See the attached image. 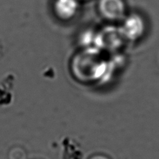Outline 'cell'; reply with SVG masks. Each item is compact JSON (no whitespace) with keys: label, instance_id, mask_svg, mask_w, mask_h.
<instances>
[{"label":"cell","instance_id":"cell-2","mask_svg":"<svg viewBox=\"0 0 159 159\" xmlns=\"http://www.w3.org/2000/svg\"><path fill=\"white\" fill-rule=\"evenodd\" d=\"M77 0H55L54 10L58 17L63 20H68L74 16L77 12Z\"/></svg>","mask_w":159,"mask_h":159},{"label":"cell","instance_id":"cell-1","mask_svg":"<svg viewBox=\"0 0 159 159\" xmlns=\"http://www.w3.org/2000/svg\"><path fill=\"white\" fill-rule=\"evenodd\" d=\"M98 10L106 20L116 21L125 16L126 5L124 0H99Z\"/></svg>","mask_w":159,"mask_h":159},{"label":"cell","instance_id":"cell-4","mask_svg":"<svg viewBox=\"0 0 159 159\" xmlns=\"http://www.w3.org/2000/svg\"><path fill=\"white\" fill-rule=\"evenodd\" d=\"M8 159H27V153L21 146H13L8 152Z\"/></svg>","mask_w":159,"mask_h":159},{"label":"cell","instance_id":"cell-3","mask_svg":"<svg viewBox=\"0 0 159 159\" xmlns=\"http://www.w3.org/2000/svg\"><path fill=\"white\" fill-rule=\"evenodd\" d=\"M124 28L130 38H138L144 32V24L141 17L132 16L126 20Z\"/></svg>","mask_w":159,"mask_h":159},{"label":"cell","instance_id":"cell-5","mask_svg":"<svg viewBox=\"0 0 159 159\" xmlns=\"http://www.w3.org/2000/svg\"><path fill=\"white\" fill-rule=\"evenodd\" d=\"M89 159H110L108 156L104 155H101V154H98V155H94L93 156L90 157Z\"/></svg>","mask_w":159,"mask_h":159}]
</instances>
